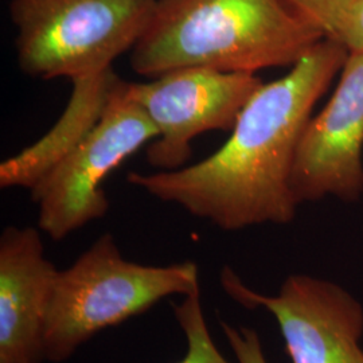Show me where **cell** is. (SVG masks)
Here are the masks:
<instances>
[{"label": "cell", "mask_w": 363, "mask_h": 363, "mask_svg": "<svg viewBox=\"0 0 363 363\" xmlns=\"http://www.w3.org/2000/svg\"><path fill=\"white\" fill-rule=\"evenodd\" d=\"M347 55L325 37L286 76L264 82L218 151L179 169L130 172L128 182L226 232L289 223L298 206L291 179L301 133Z\"/></svg>", "instance_id": "6da1fadb"}, {"label": "cell", "mask_w": 363, "mask_h": 363, "mask_svg": "<svg viewBox=\"0 0 363 363\" xmlns=\"http://www.w3.org/2000/svg\"><path fill=\"white\" fill-rule=\"evenodd\" d=\"M325 37L284 0H157L130 67L147 78L181 67L256 74L296 65Z\"/></svg>", "instance_id": "7a4b0ae2"}, {"label": "cell", "mask_w": 363, "mask_h": 363, "mask_svg": "<svg viewBox=\"0 0 363 363\" xmlns=\"http://www.w3.org/2000/svg\"><path fill=\"white\" fill-rule=\"evenodd\" d=\"M193 261L163 267L124 259L111 233L58 271L45 334V359L67 361L89 339L148 311L163 298L199 289Z\"/></svg>", "instance_id": "3957f363"}, {"label": "cell", "mask_w": 363, "mask_h": 363, "mask_svg": "<svg viewBox=\"0 0 363 363\" xmlns=\"http://www.w3.org/2000/svg\"><path fill=\"white\" fill-rule=\"evenodd\" d=\"M157 0H11L21 70L72 82L112 69L150 25Z\"/></svg>", "instance_id": "277c9868"}, {"label": "cell", "mask_w": 363, "mask_h": 363, "mask_svg": "<svg viewBox=\"0 0 363 363\" xmlns=\"http://www.w3.org/2000/svg\"><path fill=\"white\" fill-rule=\"evenodd\" d=\"M156 136L150 117L127 96L120 78L97 125L31 190L39 230L61 241L105 217V178Z\"/></svg>", "instance_id": "5b68a950"}, {"label": "cell", "mask_w": 363, "mask_h": 363, "mask_svg": "<svg viewBox=\"0 0 363 363\" xmlns=\"http://www.w3.org/2000/svg\"><path fill=\"white\" fill-rule=\"evenodd\" d=\"M262 85L257 74L208 67H181L145 82L125 81L127 96L157 132L147 148L148 163L160 171L184 167L195 138L208 130H233Z\"/></svg>", "instance_id": "8992f818"}, {"label": "cell", "mask_w": 363, "mask_h": 363, "mask_svg": "<svg viewBox=\"0 0 363 363\" xmlns=\"http://www.w3.org/2000/svg\"><path fill=\"white\" fill-rule=\"evenodd\" d=\"M220 286L249 310L272 313L292 363H363L362 304L325 279L288 276L277 295L257 292L232 268L220 272Z\"/></svg>", "instance_id": "52a82bcc"}, {"label": "cell", "mask_w": 363, "mask_h": 363, "mask_svg": "<svg viewBox=\"0 0 363 363\" xmlns=\"http://www.w3.org/2000/svg\"><path fill=\"white\" fill-rule=\"evenodd\" d=\"M298 205L363 195V52H349L327 104L310 117L291 179Z\"/></svg>", "instance_id": "ba28073f"}, {"label": "cell", "mask_w": 363, "mask_h": 363, "mask_svg": "<svg viewBox=\"0 0 363 363\" xmlns=\"http://www.w3.org/2000/svg\"><path fill=\"white\" fill-rule=\"evenodd\" d=\"M58 269L40 230L9 226L0 237V363H40Z\"/></svg>", "instance_id": "9c48e42d"}, {"label": "cell", "mask_w": 363, "mask_h": 363, "mask_svg": "<svg viewBox=\"0 0 363 363\" xmlns=\"http://www.w3.org/2000/svg\"><path fill=\"white\" fill-rule=\"evenodd\" d=\"M118 79L113 69H108L73 81L72 97L52 130L0 164V187L31 191L97 125Z\"/></svg>", "instance_id": "30bf717a"}, {"label": "cell", "mask_w": 363, "mask_h": 363, "mask_svg": "<svg viewBox=\"0 0 363 363\" xmlns=\"http://www.w3.org/2000/svg\"><path fill=\"white\" fill-rule=\"evenodd\" d=\"M182 298L181 303L174 304V313L186 337L187 349L181 361L174 363H230L217 349L208 331L201 288Z\"/></svg>", "instance_id": "8fae6325"}, {"label": "cell", "mask_w": 363, "mask_h": 363, "mask_svg": "<svg viewBox=\"0 0 363 363\" xmlns=\"http://www.w3.org/2000/svg\"><path fill=\"white\" fill-rule=\"evenodd\" d=\"M289 6L310 18L325 33L335 37L346 13L355 0H284Z\"/></svg>", "instance_id": "7c38bea8"}, {"label": "cell", "mask_w": 363, "mask_h": 363, "mask_svg": "<svg viewBox=\"0 0 363 363\" xmlns=\"http://www.w3.org/2000/svg\"><path fill=\"white\" fill-rule=\"evenodd\" d=\"M228 345L235 355L237 363H268L259 334L249 327H234L220 323Z\"/></svg>", "instance_id": "4fadbf2b"}, {"label": "cell", "mask_w": 363, "mask_h": 363, "mask_svg": "<svg viewBox=\"0 0 363 363\" xmlns=\"http://www.w3.org/2000/svg\"><path fill=\"white\" fill-rule=\"evenodd\" d=\"M335 38L349 52H363V0H355L337 28Z\"/></svg>", "instance_id": "5bb4252c"}]
</instances>
